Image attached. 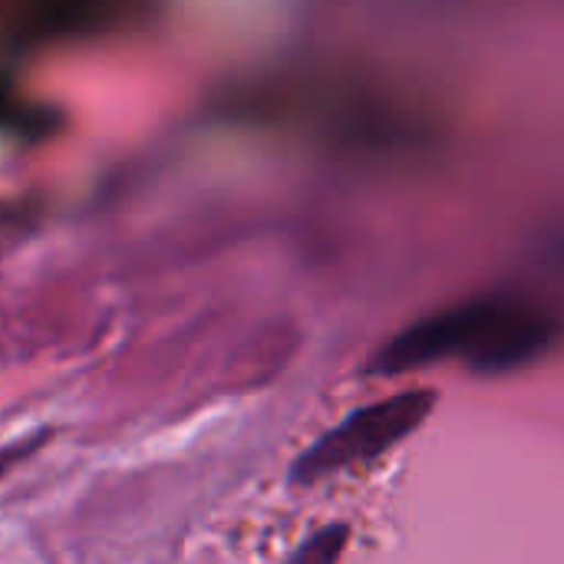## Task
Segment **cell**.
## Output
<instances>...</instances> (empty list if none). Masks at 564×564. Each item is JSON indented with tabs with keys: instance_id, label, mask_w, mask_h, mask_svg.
<instances>
[{
	"instance_id": "obj_1",
	"label": "cell",
	"mask_w": 564,
	"mask_h": 564,
	"mask_svg": "<svg viewBox=\"0 0 564 564\" xmlns=\"http://www.w3.org/2000/svg\"><path fill=\"white\" fill-rule=\"evenodd\" d=\"M562 321L516 294H479L426 314L393 334L367 364L370 377H400L446 360H466L482 377L532 367L562 340Z\"/></svg>"
},
{
	"instance_id": "obj_2",
	"label": "cell",
	"mask_w": 564,
	"mask_h": 564,
	"mask_svg": "<svg viewBox=\"0 0 564 564\" xmlns=\"http://www.w3.org/2000/svg\"><path fill=\"white\" fill-rule=\"evenodd\" d=\"M433 410H436L433 390H403L387 400L367 403V406L347 413L321 440H314L294 459L288 479L294 486H314L344 469L364 466V463L390 453L393 446H400L406 436H413Z\"/></svg>"
},
{
	"instance_id": "obj_3",
	"label": "cell",
	"mask_w": 564,
	"mask_h": 564,
	"mask_svg": "<svg viewBox=\"0 0 564 564\" xmlns=\"http://www.w3.org/2000/svg\"><path fill=\"white\" fill-rule=\"evenodd\" d=\"M347 542H350V529L347 525H340V522L324 525L314 535H307L284 564H337L340 555H344V549H347Z\"/></svg>"
},
{
	"instance_id": "obj_4",
	"label": "cell",
	"mask_w": 564,
	"mask_h": 564,
	"mask_svg": "<svg viewBox=\"0 0 564 564\" xmlns=\"http://www.w3.org/2000/svg\"><path fill=\"white\" fill-rule=\"evenodd\" d=\"M46 430H40V433H33V436H26V440H17V443H10V446H0V479H7V473H13L23 459H30L43 443H46Z\"/></svg>"
}]
</instances>
